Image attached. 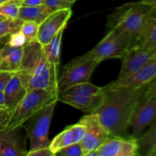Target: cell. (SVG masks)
Returning <instances> with one entry per match:
<instances>
[{
  "mask_svg": "<svg viewBox=\"0 0 156 156\" xmlns=\"http://www.w3.org/2000/svg\"><path fill=\"white\" fill-rule=\"evenodd\" d=\"M105 87L102 102L94 113L110 136H128L133 115L146 87L117 89Z\"/></svg>",
  "mask_w": 156,
  "mask_h": 156,
  "instance_id": "cell-1",
  "label": "cell"
},
{
  "mask_svg": "<svg viewBox=\"0 0 156 156\" xmlns=\"http://www.w3.org/2000/svg\"><path fill=\"white\" fill-rule=\"evenodd\" d=\"M58 68L48 61L37 40L23 48V57L17 74L27 91L33 89L58 91Z\"/></svg>",
  "mask_w": 156,
  "mask_h": 156,
  "instance_id": "cell-2",
  "label": "cell"
},
{
  "mask_svg": "<svg viewBox=\"0 0 156 156\" xmlns=\"http://www.w3.org/2000/svg\"><path fill=\"white\" fill-rule=\"evenodd\" d=\"M154 9L140 2H129L117 8L108 18L109 27H115L126 37L131 47L136 42L146 20Z\"/></svg>",
  "mask_w": 156,
  "mask_h": 156,
  "instance_id": "cell-3",
  "label": "cell"
},
{
  "mask_svg": "<svg viewBox=\"0 0 156 156\" xmlns=\"http://www.w3.org/2000/svg\"><path fill=\"white\" fill-rule=\"evenodd\" d=\"M59 93L44 89H33L27 92L19 105L12 111H9L6 121L2 129L13 130L23 125L36 113L49 104L58 101Z\"/></svg>",
  "mask_w": 156,
  "mask_h": 156,
  "instance_id": "cell-4",
  "label": "cell"
},
{
  "mask_svg": "<svg viewBox=\"0 0 156 156\" xmlns=\"http://www.w3.org/2000/svg\"><path fill=\"white\" fill-rule=\"evenodd\" d=\"M56 104V102L49 104L23 125L30 140V148L27 152L48 146L50 144L49 129Z\"/></svg>",
  "mask_w": 156,
  "mask_h": 156,
  "instance_id": "cell-5",
  "label": "cell"
},
{
  "mask_svg": "<svg viewBox=\"0 0 156 156\" xmlns=\"http://www.w3.org/2000/svg\"><path fill=\"white\" fill-rule=\"evenodd\" d=\"M98 65L89 52L72 59L63 67L62 74L58 79L59 92L76 84L89 82Z\"/></svg>",
  "mask_w": 156,
  "mask_h": 156,
  "instance_id": "cell-6",
  "label": "cell"
},
{
  "mask_svg": "<svg viewBox=\"0 0 156 156\" xmlns=\"http://www.w3.org/2000/svg\"><path fill=\"white\" fill-rule=\"evenodd\" d=\"M131 45L126 37L113 27L108 34L89 52L98 63L109 59H123Z\"/></svg>",
  "mask_w": 156,
  "mask_h": 156,
  "instance_id": "cell-7",
  "label": "cell"
},
{
  "mask_svg": "<svg viewBox=\"0 0 156 156\" xmlns=\"http://www.w3.org/2000/svg\"><path fill=\"white\" fill-rule=\"evenodd\" d=\"M156 120V96L143 95L133 115L130 136L138 139Z\"/></svg>",
  "mask_w": 156,
  "mask_h": 156,
  "instance_id": "cell-8",
  "label": "cell"
},
{
  "mask_svg": "<svg viewBox=\"0 0 156 156\" xmlns=\"http://www.w3.org/2000/svg\"><path fill=\"white\" fill-rule=\"evenodd\" d=\"M79 122L86 128L85 136L80 143L83 149V156H85L87 152L98 149L109 138L110 135L95 113L84 116Z\"/></svg>",
  "mask_w": 156,
  "mask_h": 156,
  "instance_id": "cell-9",
  "label": "cell"
},
{
  "mask_svg": "<svg viewBox=\"0 0 156 156\" xmlns=\"http://www.w3.org/2000/svg\"><path fill=\"white\" fill-rule=\"evenodd\" d=\"M72 15V8H69L56 11L48 15L39 24L37 40L41 45L44 46L48 44L61 29L66 27Z\"/></svg>",
  "mask_w": 156,
  "mask_h": 156,
  "instance_id": "cell-10",
  "label": "cell"
},
{
  "mask_svg": "<svg viewBox=\"0 0 156 156\" xmlns=\"http://www.w3.org/2000/svg\"><path fill=\"white\" fill-rule=\"evenodd\" d=\"M137 139L128 136H110L98 149L99 156H135L139 155Z\"/></svg>",
  "mask_w": 156,
  "mask_h": 156,
  "instance_id": "cell-11",
  "label": "cell"
},
{
  "mask_svg": "<svg viewBox=\"0 0 156 156\" xmlns=\"http://www.w3.org/2000/svg\"><path fill=\"white\" fill-rule=\"evenodd\" d=\"M156 78V57L126 77L117 79L114 82L106 85L111 89L122 88H140L146 87Z\"/></svg>",
  "mask_w": 156,
  "mask_h": 156,
  "instance_id": "cell-12",
  "label": "cell"
},
{
  "mask_svg": "<svg viewBox=\"0 0 156 156\" xmlns=\"http://www.w3.org/2000/svg\"><path fill=\"white\" fill-rule=\"evenodd\" d=\"M155 57L156 47L149 50H142L136 46L131 47L123 58L122 66L117 79L130 76Z\"/></svg>",
  "mask_w": 156,
  "mask_h": 156,
  "instance_id": "cell-13",
  "label": "cell"
},
{
  "mask_svg": "<svg viewBox=\"0 0 156 156\" xmlns=\"http://www.w3.org/2000/svg\"><path fill=\"white\" fill-rule=\"evenodd\" d=\"M21 128L13 130L0 129V156H27L28 150L19 132Z\"/></svg>",
  "mask_w": 156,
  "mask_h": 156,
  "instance_id": "cell-14",
  "label": "cell"
},
{
  "mask_svg": "<svg viewBox=\"0 0 156 156\" xmlns=\"http://www.w3.org/2000/svg\"><path fill=\"white\" fill-rule=\"evenodd\" d=\"M103 94L99 96H83L77 94H59L58 101L66 104L88 114L94 113L102 102Z\"/></svg>",
  "mask_w": 156,
  "mask_h": 156,
  "instance_id": "cell-15",
  "label": "cell"
},
{
  "mask_svg": "<svg viewBox=\"0 0 156 156\" xmlns=\"http://www.w3.org/2000/svg\"><path fill=\"white\" fill-rule=\"evenodd\" d=\"M27 92L21 79L16 73L12 76L4 89L6 108L12 111L23 100Z\"/></svg>",
  "mask_w": 156,
  "mask_h": 156,
  "instance_id": "cell-16",
  "label": "cell"
},
{
  "mask_svg": "<svg viewBox=\"0 0 156 156\" xmlns=\"http://www.w3.org/2000/svg\"><path fill=\"white\" fill-rule=\"evenodd\" d=\"M134 46L142 50H149L156 47V10L155 9L146 20Z\"/></svg>",
  "mask_w": 156,
  "mask_h": 156,
  "instance_id": "cell-17",
  "label": "cell"
},
{
  "mask_svg": "<svg viewBox=\"0 0 156 156\" xmlns=\"http://www.w3.org/2000/svg\"><path fill=\"white\" fill-rule=\"evenodd\" d=\"M23 48H17L5 44L4 47L0 50V54L2 56L0 69L16 73L22 60Z\"/></svg>",
  "mask_w": 156,
  "mask_h": 156,
  "instance_id": "cell-18",
  "label": "cell"
},
{
  "mask_svg": "<svg viewBox=\"0 0 156 156\" xmlns=\"http://www.w3.org/2000/svg\"><path fill=\"white\" fill-rule=\"evenodd\" d=\"M139 155H156V120L137 139Z\"/></svg>",
  "mask_w": 156,
  "mask_h": 156,
  "instance_id": "cell-19",
  "label": "cell"
},
{
  "mask_svg": "<svg viewBox=\"0 0 156 156\" xmlns=\"http://www.w3.org/2000/svg\"><path fill=\"white\" fill-rule=\"evenodd\" d=\"M51 13V11L44 4L37 6H21L18 19L23 21H33L40 24Z\"/></svg>",
  "mask_w": 156,
  "mask_h": 156,
  "instance_id": "cell-20",
  "label": "cell"
},
{
  "mask_svg": "<svg viewBox=\"0 0 156 156\" xmlns=\"http://www.w3.org/2000/svg\"><path fill=\"white\" fill-rule=\"evenodd\" d=\"M66 27L61 29L51 40L48 44L42 46L43 50L44 52L46 57L49 62L53 65L59 67L60 62L61 45H62V34Z\"/></svg>",
  "mask_w": 156,
  "mask_h": 156,
  "instance_id": "cell-21",
  "label": "cell"
},
{
  "mask_svg": "<svg viewBox=\"0 0 156 156\" xmlns=\"http://www.w3.org/2000/svg\"><path fill=\"white\" fill-rule=\"evenodd\" d=\"M105 87H98L89 82H81L69 87L66 89L59 92V94H77L83 96H99L104 94Z\"/></svg>",
  "mask_w": 156,
  "mask_h": 156,
  "instance_id": "cell-22",
  "label": "cell"
},
{
  "mask_svg": "<svg viewBox=\"0 0 156 156\" xmlns=\"http://www.w3.org/2000/svg\"><path fill=\"white\" fill-rule=\"evenodd\" d=\"M72 143H73V132L72 126L70 125L57 134L52 141L50 142L49 148L53 155H56L61 149Z\"/></svg>",
  "mask_w": 156,
  "mask_h": 156,
  "instance_id": "cell-23",
  "label": "cell"
},
{
  "mask_svg": "<svg viewBox=\"0 0 156 156\" xmlns=\"http://www.w3.org/2000/svg\"><path fill=\"white\" fill-rule=\"evenodd\" d=\"M23 0H7L0 4V15L11 19L18 18Z\"/></svg>",
  "mask_w": 156,
  "mask_h": 156,
  "instance_id": "cell-24",
  "label": "cell"
},
{
  "mask_svg": "<svg viewBox=\"0 0 156 156\" xmlns=\"http://www.w3.org/2000/svg\"><path fill=\"white\" fill-rule=\"evenodd\" d=\"M22 23L23 21L18 18L11 19L0 15V40L19 30Z\"/></svg>",
  "mask_w": 156,
  "mask_h": 156,
  "instance_id": "cell-25",
  "label": "cell"
},
{
  "mask_svg": "<svg viewBox=\"0 0 156 156\" xmlns=\"http://www.w3.org/2000/svg\"><path fill=\"white\" fill-rule=\"evenodd\" d=\"M38 28H39V24L33 21H23L19 30L24 35L27 42L29 43L37 40Z\"/></svg>",
  "mask_w": 156,
  "mask_h": 156,
  "instance_id": "cell-26",
  "label": "cell"
},
{
  "mask_svg": "<svg viewBox=\"0 0 156 156\" xmlns=\"http://www.w3.org/2000/svg\"><path fill=\"white\" fill-rule=\"evenodd\" d=\"M27 44V42L25 37L20 30L11 34L9 35V40L6 43V44L8 45L13 47H17V48H23Z\"/></svg>",
  "mask_w": 156,
  "mask_h": 156,
  "instance_id": "cell-27",
  "label": "cell"
},
{
  "mask_svg": "<svg viewBox=\"0 0 156 156\" xmlns=\"http://www.w3.org/2000/svg\"><path fill=\"white\" fill-rule=\"evenodd\" d=\"M57 155L64 156H83V149L80 143H73L61 149Z\"/></svg>",
  "mask_w": 156,
  "mask_h": 156,
  "instance_id": "cell-28",
  "label": "cell"
},
{
  "mask_svg": "<svg viewBox=\"0 0 156 156\" xmlns=\"http://www.w3.org/2000/svg\"><path fill=\"white\" fill-rule=\"evenodd\" d=\"M44 5L52 12L72 8L73 4L69 2L66 0H44Z\"/></svg>",
  "mask_w": 156,
  "mask_h": 156,
  "instance_id": "cell-29",
  "label": "cell"
},
{
  "mask_svg": "<svg viewBox=\"0 0 156 156\" xmlns=\"http://www.w3.org/2000/svg\"><path fill=\"white\" fill-rule=\"evenodd\" d=\"M71 126L73 132V143H81L85 134L86 128L79 121Z\"/></svg>",
  "mask_w": 156,
  "mask_h": 156,
  "instance_id": "cell-30",
  "label": "cell"
},
{
  "mask_svg": "<svg viewBox=\"0 0 156 156\" xmlns=\"http://www.w3.org/2000/svg\"><path fill=\"white\" fill-rule=\"evenodd\" d=\"M15 73L9 71H2L0 73V91H4L8 82Z\"/></svg>",
  "mask_w": 156,
  "mask_h": 156,
  "instance_id": "cell-31",
  "label": "cell"
},
{
  "mask_svg": "<svg viewBox=\"0 0 156 156\" xmlns=\"http://www.w3.org/2000/svg\"><path fill=\"white\" fill-rule=\"evenodd\" d=\"M27 156H54L48 146L40 148L32 152H27Z\"/></svg>",
  "mask_w": 156,
  "mask_h": 156,
  "instance_id": "cell-32",
  "label": "cell"
},
{
  "mask_svg": "<svg viewBox=\"0 0 156 156\" xmlns=\"http://www.w3.org/2000/svg\"><path fill=\"white\" fill-rule=\"evenodd\" d=\"M144 95L156 96V78L150 84H149V85L146 87Z\"/></svg>",
  "mask_w": 156,
  "mask_h": 156,
  "instance_id": "cell-33",
  "label": "cell"
},
{
  "mask_svg": "<svg viewBox=\"0 0 156 156\" xmlns=\"http://www.w3.org/2000/svg\"><path fill=\"white\" fill-rule=\"evenodd\" d=\"M44 4V0H23L21 6H37Z\"/></svg>",
  "mask_w": 156,
  "mask_h": 156,
  "instance_id": "cell-34",
  "label": "cell"
},
{
  "mask_svg": "<svg viewBox=\"0 0 156 156\" xmlns=\"http://www.w3.org/2000/svg\"><path fill=\"white\" fill-rule=\"evenodd\" d=\"M140 2L143 4L150 6L151 8L156 10V0H140Z\"/></svg>",
  "mask_w": 156,
  "mask_h": 156,
  "instance_id": "cell-35",
  "label": "cell"
},
{
  "mask_svg": "<svg viewBox=\"0 0 156 156\" xmlns=\"http://www.w3.org/2000/svg\"><path fill=\"white\" fill-rule=\"evenodd\" d=\"M0 108H6L4 91H0Z\"/></svg>",
  "mask_w": 156,
  "mask_h": 156,
  "instance_id": "cell-36",
  "label": "cell"
},
{
  "mask_svg": "<svg viewBox=\"0 0 156 156\" xmlns=\"http://www.w3.org/2000/svg\"><path fill=\"white\" fill-rule=\"evenodd\" d=\"M85 156H99V155H98V150L96 149V150H92L87 152Z\"/></svg>",
  "mask_w": 156,
  "mask_h": 156,
  "instance_id": "cell-37",
  "label": "cell"
},
{
  "mask_svg": "<svg viewBox=\"0 0 156 156\" xmlns=\"http://www.w3.org/2000/svg\"><path fill=\"white\" fill-rule=\"evenodd\" d=\"M66 1L72 3V4H74V3L76 2L77 1V0H66Z\"/></svg>",
  "mask_w": 156,
  "mask_h": 156,
  "instance_id": "cell-38",
  "label": "cell"
},
{
  "mask_svg": "<svg viewBox=\"0 0 156 156\" xmlns=\"http://www.w3.org/2000/svg\"><path fill=\"white\" fill-rule=\"evenodd\" d=\"M7 0H0V4H2V3L5 2H6Z\"/></svg>",
  "mask_w": 156,
  "mask_h": 156,
  "instance_id": "cell-39",
  "label": "cell"
},
{
  "mask_svg": "<svg viewBox=\"0 0 156 156\" xmlns=\"http://www.w3.org/2000/svg\"><path fill=\"white\" fill-rule=\"evenodd\" d=\"M1 62H2V56L0 54V65H1Z\"/></svg>",
  "mask_w": 156,
  "mask_h": 156,
  "instance_id": "cell-40",
  "label": "cell"
},
{
  "mask_svg": "<svg viewBox=\"0 0 156 156\" xmlns=\"http://www.w3.org/2000/svg\"><path fill=\"white\" fill-rule=\"evenodd\" d=\"M2 72V70H1V69H0V73H1Z\"/></svg>",
  "mask_w": 156,
  "mask_h": 156,
  "instance_id": "cell-41",
  "label": "cell"
}]
</instances>
